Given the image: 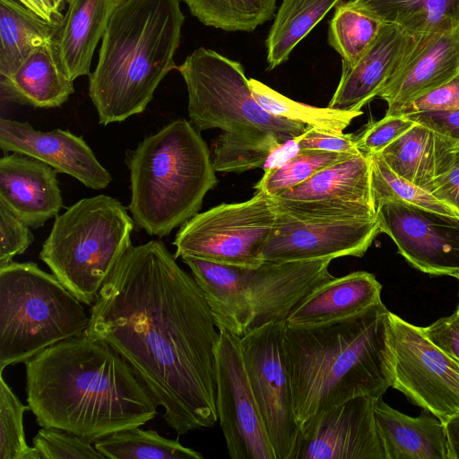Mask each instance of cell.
I'll use <instances>...</instances> for the list:
<instances>
[{"label": "cell", "mask_w": 459, "mask_h": 459, "mask_svg": "<svg viewBox=\"0 0 459 459\" xmlns=\"http://www.w3.org/2000/svg\"><path fill=\"white\" fill-rule=\"evenodd\" d=\"M132 368L178 435L218 421L219 329L204 294L160 240L132 246L101 286L84 331Z\"/></svg>", "instance_id": "1"}, {"label": "cell", "mask_w": 459, "mask_h": 459, "mask_svg": "<svg viewBox=\"0 0 459 459\" xmlns=\"http://www.w3.org/2000/svg\"><path fill=\"white\" fill-rule=\"evenodd\" d=\"M25 363L26 401L40 427L91 443L144 425L157 403L128 363L105 341L84 333Z\"/></svg>", "instance_id": "2"}, {"label": "cell", "mask_w": 459, "mask_h": 459, "mask_svg": "<svg viewBox=\"0 0 459 459\" xmlns=\"http://www.w3.org/2000/svg\"><path fill=\"white\" fill-rule=\"evenodd\" d=\"M390 311L380 302L321 325H285L292 404L301 429L320 413L360 395L382 398L394 383Z\"/></svg>", "instance_id": "3"}, {"label": "cell", "mask_w": 459, "mask_h": 459, "mask_svg": "<svg viewBox=\"0 0 459 459\" xmlns=\"http://www.w3.org/2000/svg\"><path fill=\"white\" fill-rule=\"evenodd\" d=\"M185 16L179 0H124L101 38L89 96L107 126L145 110L174 55Z\"/></svg>", "instance_id": "4"}, {"label": "cell", "mask_w": 459, "mask_h": 459, "mask_svg": "<svg viewBox=\"0 0 459 459\" xmlns=\"http://www.w3.org/2000/svg\"><path fill=\"white\" fill-rule=\"evenodd\" d=\"M194 125L177 119L127 152L136 227L163 238L198 213L218 180L206 143Z\"/></svg>", "instance_id": "5"}, {"label": "cell", "mask_w": 459, "mask_h": 459, "mask_svg": "<svg viewBox=\"0 0 459 459\" xmlns=\"http://www.w3.org/2000/svg\"><path fill=\"white\" fill-rule=\"evenodd\" d=\"M209 304L218 329L239 338L290 312L322 284L334 278L331 259L268 262L249 269L182 256Z\"/></svg>", "instance_id": "6"}, {"label": "cell", "mask_w": 459, "mask_h": 459, "mask_svg": "<svg viewBox=\"0 0 459 459\" xmlns=\"http://www.w3.org/2000/svg\"><path fill=\"white\" fill-rule=\"evenodd\" d=\"M134 227L118 200L106 195L82 198L56 217L39 256L82 303L92 305L133 246Z\"/></svg>", "instance_id": "7"}, {"label": "cell", "mask_w": 459, "mask_h": 459, "mask_svg": "<svg viewBox=\"0 0 459 459\" xmlns=\"http://www.w3.org/2000/svg\"><path fill=\"white\" fill-rule=\"evenodd\" d=\"M89 323L82 302L32 262L0 265V372L62 341Z\"/></svg>", "instance_id": "8"}, {"label": "cell", "mask_w": 459, "mask_h": 459, "mask_svg": "<svg viewBox=\"0 0 459 459\" xmlns=\"http://www.w3.org/2000/svg\"><path fill=\"white\" fill-rule=\"evenodd\" d=\"M176 69L188 93V115L198 131L272 132L283 143L309 126L272 115L255 100L242 65L218 52L199 48Z\"/></svg>", "instance_id": "9"}, {"label": "cell", "mask_w": 459, "mask_h": 459, "mask_svg": "<svg viewBox=\"0 0 459 459\" xmlns=\"http://www.w3.org/2000/svg\"><path fill=\"white\" fill-rule=\"evenodd\" d=\"M277 215L272 197L257 191L247 201L216 205L181 225L173 242L174 256L257 268Z\"/></svg>", "instance_id": "10"}, {"label": "cell", "mask_w": 459, "mask_h": 459, "mask_svg": "<svg viewBox=\"0 0 459 459\" xmlns=\"http://www.w3.org/2000/svg\"><path fill=\"white\" fill-rule=\"evenodd\" d=\"M285 322L239 338L249 384L276 459H294L300 435L284 351Z\"/></svg>", "instance_id": "11"}, {"label": "cell", "mask_w": 459, "mask_h": 459, "mask_svg": "<svg viewBox=\"0 0 459 459\" xmlns=\"http://www.w3.org/2000/svg\"><path fill=\"white\" fill-rule=\"evenodd\" d=\"M390 323L392 387L445 423L459 413V363L435 346L423 327L392 312Z\"/></svg>", "instance_id": "12"}, {"label": "cell", "mask_w": 459, "mask_h": 459, "mask_svg": "<svg viewBox=\"0 0 459 459\" xmlns=\"http://www.w3.org/2000/svg\"><path fill=\"white\" fill-rule=\"evenodd\" d=\"M272 199L279 212L299 220L376 218L370 157L353 154Z\"/></svg>", "instance_id": "13"}, {"label": "cell", "mask_w": 459, "mask_h": 459, "mask_svg": "<svg viewBox=\"0 0 459 459\" xmlns=\"http://www.w3.org/2000/svg\"><path fill=\"white\" fill-rule=\"evenodd\" d=\"M215 348L216 409L232 459H276L253 394L239 337L219 329Z\"/></svg>", "instance_id": "14"}, {"label": "cell", "mask_w": 459, "mask_h": 459, "mask_svg": "<svg viewBox=\"0 0 459 459\" xmlns=\"http://www.w3.org/2000/svg\"><path fill=\"white\" fill-rule=\"evenodd\" d=\"M376 219L411 266L431 275H459V216L385 200L376 205Z\"/></svg>", "instance_id": "15"}, {"label": "cell", "mask_w": 459, "mask_h": 459, "mask_svg": "<svg viewBox=\"0 0 459 459\" xmlns=\"http://www.w3.org/2000/svg\"><path fill=\"white\" fill-rule=\"evenodd\" d=\"M379 233L376 218L307 221L278 211L263 259L279 263L361 257Z\"/></svg>", "instance_id": "16"}, {"label": "cell", "mask_w": 459, "mask_h": 459, "mask_svg": "<svg viewBox=\"0 0 459 459\" xmlns=\"http://www.w3.org/2000/svg\"><path fill=\"white\" fill-rule=\"evenodd\" d=\"M371 395L349 399L300 429L294 459H385Z\"/></svg>", "instance_id": "17"}, {"label": "cell", "mask_w": 459, "mask_h": 459, "mask_svg": "<svg viewBox=\"0 0 459 459\" xmlns=\"http://www.w3.org/2000/svg\"><path fill=\"white\" fill-rule=\"evenodd\" d=\"M0 148L39 160L92 189L106 188L112 180L83 138L67 130L39 131L28 122L2 117Z\"/></svg>", "instance_id": "18"}, {"label": "cell", "mask_w": 459, "mask_h": 459, "mask_svg": "<svg viewBox=\"0 0 459 459\" xmlns=\"http://www.w3.org/2000/svg\"><path fill=\"white\" fill-rule=\"evenodd\" d=\"M459 74V26L411 36L410 44L377 98L387 109L400 107Z\"/></svg>", "instance_id": "19"}, {"label": "cell", "mask_w": 459, "mask_h": 459, "mask_svg": "<svg viewBox=\"0 0 459 459\" xmlns=\"http://www.w3.org/2000/svg\"><path fill=\"white\" fill-rule=\"evenodd\" d=\"M56 171L34 158L4 154L0 159V203L30 228L56 217L63 206Z\"/></svg>", "instance_id": "20"}, {"label": "cell", "mask_w": 459, "mask_h": 459, "mask_svg": "<svg viewBox=\"0 0 459 459\" xmlns=\"http://www.w3.org/2000/svg\"><path fill=\"white\" fill-rule=\"evenodd\" d=\"M411 36L398 26L382 23L365 53L352 65H342L340 82L328 108L359 111L377 97L394 73Z\"/></svg>", "instance_id": "21"}, {"label": "cell", "mask_w": 459, "mask_h": 459, "mask_svg": "<svg viewBox=\"0 0 459 459\" xmlns=\"http://www.w3.org/2000/svg\"><path fill=\"white\" fill-rule=\"evenodd\" d=\"M381 290L376 276L365 271L334 277L299 303L285 325H315L352 316L382 302Z\"/></svg>", "instance_id": "22"}, {"label": "cell", "mask_w": 459, "mask_h": 459, "mask_svg": "<svg viewBox=\"0 0 459 459\" xmlns=\"http://www.w3.org/2000/svg\"><path fill=\"white\" fill-rule=\"evenodd\" d=\"M61 63L56 39L36 48L10 75L0 79L6 99L50 108L60 107L74 91Z\"/></svg>", "instance_id": "23"}, {"label": "cell", "mask_w": 459, "mask_h": 459, "mask_svg": "<svg viewBox=\"0 0 459 459\" xmlns=\"http://www.w3.org/2000/svg\"><path fill=\"white\" fill-rule=\"evenodd\" d=\"M375 417L385 459H449L445 424L434 415H406L378 399Z\"/></svg>", "instance_id": "24"}, {"label": "cell", "mask_w": 459, "mask_h": 459, "mask_svg": "<svg viewBox=\"0 0 459 459\" xmlns=\"http://www.w3.org/2000/svg\"><path fill=\"white\" fill-rule=\"evenodd\" d=\"M458 152V142L416 123L379 155L393 171L429 193Z\"/></svg>", "instance_id": "25"}, {"label": "cell", "mask_w": 459, "mask_h": 459, "mask_svg": "<svg viewBox=\"0 0 459 459\" xmlns=\"http://www.w3.org/2000/svg\"><path fill=\"white\" fill-rule=\"evenodd\" d=\"M124 0H69L56 38L57 52L71 80L90 74L91 58L107 24Z\"/></svg>", "instance_id": "26"}, {"label": "cell", "mask_w": 459, "mask_h": 459, "mask_svg": "<svg viewBox=\"0 0 459 459\" xmlns=\"http://www.w3.org/2000/svg\"><path fill=\"white\" fill-rule=\"evenodd\" d=\"M348 4L382 23L398 26L410 36L459 26V0H350Z\"/></svg>", "instance_id": "27"}, {"label": "cell", "mask_w": 459, "mask_h": 459, "mask_svg": "<svg viewBox=\"0 0 459 459\" xmlns=\"http://www.w3.org/2000/svg\"><path fill=\"white\" fill-rule=\"evenodd\" d=\"M62 26L46 22L14 0H0V75L5 77Z\"/></svg>", "instance_id": "28"}, {"label": "cell", "mask_w": 459, "mask_h": 459, "mask_svg": "<svg viewBox=\"0 0 459 459\" xmlns=\"http://www.w3.org/2000/svg\"><path fill=\"white\" fill-rule=\"evenodd\" d=\"M341 0H283L265 41L268 70L288 60L293 48Z\"/></svg>", "instance_id": "29"}, {"label": "cell", "mask_w": 459, "mask_h": 459, "mask_svg": "<svg viewBox=\"0 0 459 459\" xmlns=\"http://www.w3.org/2000/svg\"><path fill=\"white\" fill-rule=\"evenodd\" d=\"M110 459H203V455L178 440L166 438L154 430L134 427L111 433L94 442Z\"/></svg>", "instance_id": "30"}, {"label": "cell", "mask_w": 459, "mask_h": 459, "mask_svg": "<svg viewBox=\"0 0 459 459\" xmlns=\"http://www.w3.org/2000/svg\"><path fill=\"white\" fill-rule=\"evenodd\" d=\"M284 143L272 132H223L213 145V169L226 173L264 169L273 153Z\"/></svg>", "instance_id": "31"}, {"label": "cell", "mask_w": 459, "mask_h": 459, "mask_svg": "<svg viewBox=\"0 0 459 459\" xmlns=\"http://www.w3.org/2000/svg\"><path fill=\"white\" fill-rule=\"evenodd\" d=\"M255 100L273 116L301 123L307 126L333 133H343L362 111H345L331 108H317L294 101L264 83L248 79Z\"/></svg>", "instance_id": "32"}, {"label": "cell", "mask_w": 459, "mask_h": 459, "mask_svg": "<svg viewBox=\"0 0 459 459\" xmlns=\"http://www.w3.org/2000/svg\"><path fill=\"white\" fill-rule=\"evenodd\" d=\"M206 26L227 31H253L271 20L277 0H182Z\"/></svg>", "instance_id": "33"}, {"label": "cell", "mask_w": 459, "mask_h": 459, "mask_svg": "<svg viewBox=\"0 0 459 459\" xmlns=\"http://www.w3.org/2000/svg\"><path fill=\"white\" fill-rule=\"evenodd\" d=\"M382 22L351 6L336 4L329 22L328 43L342 57V64H354L376 39Z\"/></svg>", "instance_id": "34"}, {"label": "cell", "mask_w": 459, "mask_h": 459, "mask_svg": "<svg viewBox=\"0 0 459 459\" xmlns=\"http://www.w3.org/2000/svg\"><path fill=\"white\" fill-rule=\"evenodd\" d=\"M353 154L330 152L318 150H299L281 165L264 171L255 186L257 192L270 197L307 181L322 169L343 160Z\"/></svg>", "instance_id": "35"}, {"label": "cell", "mask_w": 459, "mask_h": 459, "mask_svg": "<svg viewBox=\"0 0 459 459\" xmlns=\"http://www.w3.org/2000/svg\"><path fill=\"white\" fill-rule=\"evenodd\" d=\"M371 191L375 206L385 200L401 202L451 216L459 214L428 191L393 171L379 153L371 154Z\"/></svg>", "instance_id": "36"}, {"label": "cell", "mask_w": 459, "mask_h": 459, "mask_svg": "<svg viewBox=\"0 0 459 459\" xmlns=\"http://www.w3.org/2000/svg\"><path fill=\"white\" fill-rule=\"evenodd\" d=\"M0 372V459H41L26 443L23 413L30 410L12 391Z\"/></svg>", "instance_id": "37"}, {"label": "cell", "mask_w": 459, "mask_h": 459, "mask_svg": "<svg viewBox=\"0 0 459 459\" xmlns=\"http://www.w3.org/2000/svg\"><path fill=\"white\" fill-rule=\"evenodd\" d=\"M41 459H103L91 442L71 432L41 427L32 439Z\"/></svg>", "instance_id": "38"}, {"label": "cell", "mask_w": 459, "mask_h": 459, "mask_svg": "<svg viewBox=\"0 0 459 459\" xmlns=\"http://www.w3.org/2000/svg\"><path fill=\"white\" fill-rule=\"evenodd\" d=\"M415 124L404 115H385L380 120L370 121L363 131L357 134V146L360 152L368 155L379 153Z\"/></svg>", "instance_id": "39"}, {"label": "cell", "mask_w": 459, "mask_h": 459, "mask_svg": "<svg viewBox=\"0 0 459 459\" xmlns=\"http://www.w3.org/2000/svg\"><path fill=\"white\" fill-rule=\"evenodd\" d=\"M459 109V74L443 85L392 109L386 116Z\"/></svg>", "instance_id": "40"}, {"label": "cell", "mask_w": 459, "mask_h": 459, "mask_svg": "<svg viewBox=\"0 0 459 459\" xmlns=\"http://www.w3.org/2000/svg\"><path fill=\"white\" fill-rule=\"evenodd\" d=\"M33 240L30 227L0 203V265L13 262Z\"/></svg>", "instance_id": "41"}, {"label": "cell", "mask_w": 459, "mask_h": 459, "mask_svg": "<svg viewBox=\"0 0 459 459\" xmlns=\"http://www.w3.org/2000/svg\"><path fill=\"white\" fill-rule=\"evenodd\" d=\"M299 150H318L330 152L357 154V134L333 133L309 127L303 134L294 138Z\"/></svg>", "instance_id": "42"}, {"label": "cell", "mask_w": 459, "mask_h": 459, "mask_svg": "<svg viewBox=\"0 0 459 459\" xmlns=\"http://www.w3.org/2000/svg\"><path fill=\"white\" fill-rule=\"evenodd\" d=\"M423 331L435 346L459 360V306L452 315L437 319Z\"/></svg>", "instance_id": "43"}, {"label": "cell", "mask_w": 459, "mask_h": 459, "mask_svg": "<svg viewBox=\"0 0 459 459\" xmlns=\"http://www.w3.org/2000/svg\"><path fill=\"white\" fill-rule=\"evenodd\" d=\"M417 124L459 143V109L423 111L404 115Z\"/></svg>", "instance_id": "44"}, {"label": "cell", "mask_w": 459, "mask_h": 459, "mask_svg": "<svg viewBox=\"0 0 459 459\" xmlns=\"http://www.w3.org/2000/svg\"><path fill=\"white\" fill-rule=\"evenodd\" d=\"M429 193L459 214V152L449 169L433 181Z\"/></svg>", "instance_id": "45"}, {"label": "cell", "mask_w": 459, "mask_h": 459, "mask_svg": "<svg viewBox=\"0 0 459 459\" xmlns=\"http://www.w3.org/2000/svg\"><path fill=\"white\" fill-rule=\"evenodd\" d=\"M36 15L48 22L62 26L64 17L60 11L56 10L51 0H18Z\"/></svg>", "instance_id": "46"}, {"label": "cell", "mask_w": 459, "mask_h": 459, "mask_svg": "<svg viewBox=\"0 0 459 459\" xmlns=\"http://www.w3.org/2000/svg\"><path fill=\"white\" fill-rule=\"evenodd\" d=\"M448 441L449 459H459V413L445 423Z\"/></svg>", "instance_id": "47"}, {"label": "cell", "mask_w": 459, "mask_h": 459, "mask_svg": "<svg viewBox=\"0 0 459 459\" xmlns=\"http://www.w3.org/2000/svg\"><path fill=\"white\" fill-rule=\"evenodd\" d=\"M51 1H52V4H53L54 7H55L56 10H58V11H60V10H61V8H62V6H63L64 3H65V2H67V3H68V2H69V0H51Z\"/></svg>", "instance_id": "48"}, {"label": "cell", "mask_w": 459, "mask_h": 459, "mask_svg": "<svg viewBox=\"0 0 459 459\" xmlns=\"http://www.w3.org/2000/svg\"><path fill=\"white\" fill-rule=\"evenodd\" d=\"M455 278L458 281V287H459V275H456ZM457 306H459V288H458V293H457Z\"/></svg>", "instance_id": "49"}, {"label": "cell", "mask_w": 459, "mask_h": 459, "mask_svg": "<svg viewBox=\"0 0 459 459\" xmlns=\"http://www.w3.org/2000/svg\"><path fill=\"white\" fill-rule=\"evenodd\" d=\"M456 360H457V362L459 363V360H458V359H456Z\"/></svg>", "instance_id": "50"}]
</instances>
